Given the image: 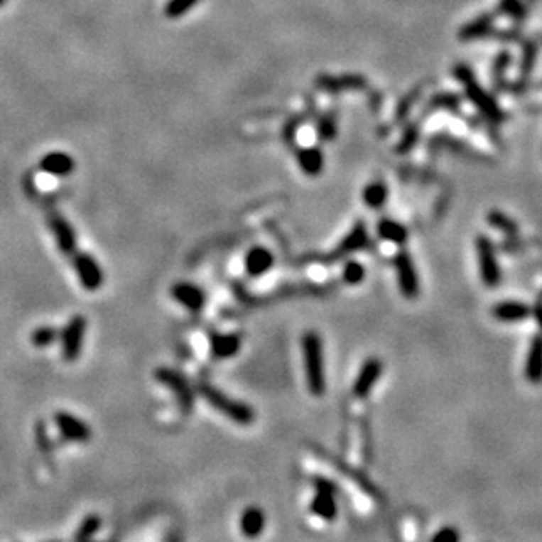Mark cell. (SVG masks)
I'll return each mask as SVG.
<instances>
[{
    "instance_id": "obj_25",
    "label": "cell",
    "mask_w": 542,
    "mask_h": 542,
    "mask_svg": "<svg viewBox=\"0 0 542 542\" xmlns=\"http://www.w3.org/2000/svg\"><path fill=\"white\" fill-rule=\"evenodd\" d=\"M495 13L514 21V25H523L529 18V7L525 0H499Z\"/></svg>"
},
{
    "instance_id": "obj_27",
    "label": "cell",
    "mask_w": 542,
    "mask_h": 542,
    "mask_svg": "<svg viewBox=\"0 0 542 542\" xmlns=\"http://www.w3.org/2000/svg\"><path fill=\"white\" fill-rule=\"evenodd\" d=\"M460 106H462V97L452 92H438L433 97H430V101L426 102V108L423 112V115H430V113L437 112V109H449V112H458Z\"/></svg>"
},
{
    "instance_id": "obj_39",
    "label": "cell",
    "mask_w": 542,
    "mask_h": 542,
    "mask_svg": "<svg viewBox=\"0 0 542 542\" xmlns=\"http://www.w3.org/2000/svg\"><path fill=\"white\" fill-rule=\"evenodd\" d=\"M462 541V536H460L458 529L455 526H444V529L438 530L437 533L433 536L431 542H460Z\"/></svg>"
},
{
    "instance_id": "obj_18",
    "label": "cell",
    "mask_w": 542,
    "mask_h": 542,
    "mask_svg": "<svg viewBox=\"0 0 542 542\" xmlns=\"http://www.w3.org/2000/svg\"><path fill=\"white\" fill-rule=\"evenodd\" d=\"M242 337L236 333H212L210 335V347L212 356L217 359H229L234 357L242 349Z\"/></svg>"
},
{
    "instance_id": "obj_36",
    "label": "cell",
    "mask_w": 542,
    "mask_h": 542,
    "mask_svg": "<svg viewBox=\"0 0 542 542\" xmlns=\"http://www.w3.org/2000/svg\"><path fill=\"white\" fill-rule=\"evenodd\" d=\"M419 95H421V88H414V90L411 92V94L405 95L403 99L400 101V104H398L396 112H394V120L400 124V121H403L405 118L408 116V113L412 112V108H414L416 101L419 99Z\"/></svg>"
},
{
    "instance_id": "obj_11",
    "label": "cell",
    "mask_w": 542,
    "mask_h": 542,
    "mask_svg": "<svg viewBox=\"0 0 542 542\" xmlns=\"http://www.w3.org/2000/svg\"><path fill=\"white\" fill-rule=\"evenodd\" d=\"M48 222H50V229L51 232H53L55 239H57L58 249H60L64 254H67V256L75 254L77 246V238H76L75 227L69 224V220L65 219V217H62L60 213L55 212V213H50Z\"/></svg>"
},
{
    "instance_id": "obj_13",
    "label": "cell",
    "mask_w": 542,
    "mask_h": 542,
    "mask_svg": "<svg viewBox=\"0 0 542 542\" xmlns=\"http://www.w3.org/2000/svg\"><path fill=\"white\" fill-rule=\"evenodd\" d=\"M495 18L497 13H482L465 23L458 32V39L467 43V40H477V39H488L492 38L493 31H495Z\"/></svg>"
},
{
    "instance_id": "obj_34",
    "label": "cell",
    "mask_w": 542,
    "mask_h": 542,
    "mask_svg": "<svg viewBox=\"0 0 542 542\" xmlns=\"http://www.w3.org/2000/svg\"><path fill=\"white\" fill-rule=\"evenodd\" d=\"M197 2L199 0H168L164 7V14L169 20H178V18L185 16Z\"/></svg>"
},
{
    "instance_id": "obj_37",
    "label": "cell",
    "mask_w": 542,
    "mask_h": 542,
    "mask_svg": "<svg viewBox=\"0 0 542 542\" xmlns=\"http://www.w3.org/2000/svg\"><path fill=\"white\" fill-rule=\"evenodd\" d=\"M101 526V519L97 516H88L76 533V542H87Z\"/></svg>"
},
{
    "instance_id": "obj_15",
    "label": "cell",
    "mask_w": 542,
    "mask_h": 542,
    "mask_svg": "<svg viewBox=\"0 0 542 542\" xmlns=\"http://www.w3.org/2000/svg\"><path fill=\"white\" fill-rule=\"evenodd\" d=\"M317 87L324 92L338 94L345 90H363L367 87V80L359 75H344V76H319Z\"/></svg>"
},
{
    "instance_id": "obj_19",
    "label": "cell",
    "mask_w": 542,
    "mask_h": 542,
    "mask_svg": "<svg viewBox=\"0 0 542 542\" xmlns=\"http://www.w3.org/2000/svg\"><path fill=\"white\" fill-rule=\"evenodd\" d=\"M55 421H57L58 430L62 431V435L67 440L87 442L90 438V428H88V425H85L81 419L75 418L69 412H57L55 414Z\"/></svg>"
},
{
    "instance_id": "obj_2",
    "label": "cell",
    "mask_w": 542,
    "mask_h": 542,
    "mask_svg": "<svg viewBox=\"0 0 542 542\" xmlns=\"http://www.w3.org/2000/svg\"><path fill=\"white\" fill-rule=\"evenodd\" d=\"M305 361V375L310 393L315 396H323L326 391V375H324V356L323 340L315 331H307L301 340Z\"/></svg>"
},
{
    "instance_id": "obj_43",
    "label": "cell",
    "mask_w": 542,
    "mask_h": 542,
    "mask_svg": "<svg viewBox=\"0 0 542 542\" xmlns=\"http://www.w3.org/2000/svg\"><path fill=\"white\" fill-rule=\"evenodd\" d=\"M4 4H6V0H0V7H2Z\"/></svg>"
},
{
    "instance_id": "obj_29",
    "label": "cell",
    "mask_w": 542,
    "mask_h": 542,
    "mask_svg": "<svg viewBox=\"0 0 542 542\" xmlns=\"http://www.w3.org/2000/svg\"><path fill=\"white\" fill-rule=\"evenodd\" d=\"M486 220H488V224L493 229L504 232V234L507 236H516L519 231V226L516 224V220L511 219L509 215H505L500 210H492V212L488 213V217H486Z\"/></svg>"
},
{
    "instance_id": "obj_24",
    "label": "cell",
    "mask_w": 542,
    "mask_h": 542,
    "mask_svg": "<svg viewBox=\"0 0 542 542\" xmlns=\"http://www.w3.org/2000/svg\"><path fill=\"white\" fill-rule=\"evenodd\" d=\"M264 525H266V516L264 512L261 511L259 507H249L242 516V532L245 533L246 537L250 539H256V537L261 536V532L264 530Z\"/></svg>"
},
{
    "instance_id": "obj_3",
    "label": "cell",
    "mask_w": 542,
    "mask_h": 542,
    "mask_svg": "<svg viewBox=\"0 0 542 542\" xmlns=\"http://www.w3.org/2000/svg\"><path fill=\"white\" fill-rule=\"evenodd\" d=\"M199 393H201V396L205 398L212 407H215L220 414L227 416L231 421L238 423V425L246 426L256 418V414H254V411L249 405L243 403V401L232 400V398L227 396V394L222 393L220 389H217V387L210 384H201L199 386Z\"/></svg>"
},
{
    "instance_id": "obj_5",
    "label": "cell",
    "mask_w": 542,
    "mask_h": 542,
    "mask_svg": "<svg viewBox=\"0 0 542 542\" xmlns=\"http://www.w3.org/2000/svg\"><path fill=\"white\" fill-rule=\"evenodd\" d=\"M394 270H396L398 276V287H400V293L403 294L407 300H416L419 296V275L416 270L414 259L408 252L400 250V252L394 256Z\"/></svg>"
},
{
    "instance_id": "obj_23",
    "label": "cell",
    "mask_w": 542,
    "mask_h": 542,
    "mask_svg": "<svg viewBox=\"0 0 542 542\" xmlns=\"http://www.w3.org/2000/svg\"><path fill=\"white\" fill-rule=\"evenodd\" d=\"M377 234L384 242L393 243V245L403 246L408 239V231L405 229L403 224L396 222L393 219H381L377 222Z\"/></svg>"
},
{
    "instance_id": "obj_6",
    "label": "cell",
    "mask_w": 542,
    "mask_h": 542,
    "mask_svg": "<svg viewBox=\"0 0 542 542\" xmlns=\"http://www.w3.org/2000/svg\"><path fill=\"white\" fill-rule=\"evenodd\" d=\"M87 331V319L83 315H75L69 319L67 326L62 331V356L65 361H76L80 357L83 337Z\"/></svg>"
},
{
    "instance_id": "obj_31",
    "label": "cell",
    "mask_w": 542,
    "mask_h": 542,
    "mask_svg": "<svg viewBox=\"0 0 542 542\" xmlns=\"http://www.w3.org/2000/svg\"><path fill=\"white\" fill-rule=\"evenodd\" d=\"M512 64V55L509 53V51H500L499 55L495 57V60H493V65H492V77H493V83L497 85V87H500V85L505 83V72H507L509 65Z\"/></svg>"
},
{
    "instance_id": "obj_12",
    "label": "cell",
    "mask_w": 542,
    "mask_h": 542,
    "mask_svg": "<svg viewBox=\"0 0 542 542\" xmlns=\"http://www.w3.org/2000/svg\"><path fill=\"white\" fill-rule=\"evenodd\" d=\"M315 488H317V495L312 502V511L315 512L319 518L327 519H335L337 516V499H335V486L331 482L324 481V479H317L315 481Z\"/></svg>"
},
{
    "instance_id": "obj_22",
    "label": "cell",
    "mask_w": 542,
    "mask_h": 542,
    "mask_svg": "<svg viewBox=\"0 0 542 542\" xmlns=\"http://www.w3.org/2000/svg\"><path fill=\"white\" fill-rule=\"evenodd\" d=\"M298 164L307 176H319L324 169V153L317 146L298 150Z\"/></svg>"
},
{
    "instance_id": "obj_32",
    "label": "cell",
    "mask_w": 542,
    "mask_h": 542,
    "mask_svg": "<svg viewBox=\"0 0 542 542\" xmlns=\"http://www.w3.org/2000/svg\"><path fill=\"white\" fill-rule=\"evenodd\" d=\"M418 141H419V124L416 121V124H411L405 127L403 134H401L400 138V143H398L396 146V152L400 155L408 153L411 150H414V146L418 145Z\"/></svg>"
},
{
    "instance_id": "obj_8",
    "label": "cell",
    "mask_w": 542,
    "mask_h": 542,
    "mask_svg": "<svg viewBox=\"0 0 542 542\" xmlns=\"http://www.w3.org/2000/svg\"><path fill=\"white\" fill-rule=\"evenodd\" d=\"M155 377H157V381L161 382V384L169 387V389L176 394V400L182 405L183 412H189L190 408H193V389H190L189 382H187V379L183 377L180 372L171 370V368H158V370L155 372Z\"/></svg>"
},
{
    "instance_id": "obj_9",
    "label": "cell",
    "mask_w": 542,
    "mask_h": 542,
    "mask_svg": "<svg viewBox=\"0 0 542 542\" xmlns=\"http://www.w3.org/2000/svg\"><path fill=\"white\" fill-rule=\"evenodd\" d=\"M368 246H370V236H368L367 224H364L363 220H357V222L352 226V229H350L347 234H345V238L342 239L340 245H338L337 249L330 254L331 257H327L326 261L327 263H331V261H337L340 259V257L350 256V254L359 252V250L368 249Z\"/></svg>"
},
{
    "instance_id": "obj_20",
    "label": "cell",
    "mask_w": 542,
    "mask_h": 542,
    "mask_svg": "<svg viewBox=\"0 0 542 542\" xmlns=\"http://www.w3.org/2000/svg\"><path fill=\"white\" fill-rule=\"evenodd\" d=\"M525 377L530 384H542V333L530 342L525 363Z\"/></svg>"
},
{
    "instance_id": "obj_35",
    "label": "cell",
    "mask_w": 542,
    "mask_h": 542,
    "mask_svg": "<svg viewBox=\"0 0 542 542\" xmlns=\"http://www.w3.org/2000/svg\"><path fill=\"white\" fill-rule=\"evenodd\" d=\"M58 337H60L58 330H55V327H51V326H40L34 331V333H32L31 340H32V344L36 345V347L44 349V347H50V345H53L55 342H57Z\"/></svg>"
},
{
    "instance_id": "obj_42",
    "label": "cell",
    "mask_w": 542,
    "mask_h": 542,
    "mask_svg": "<svg viewBox=\"0 0 542 542\" xmlns=\"http://www.w3.org/2000/svg\"><path fill=\"white\" fill-rule=\"evenodd\" d=\"M525 2L526 4H533V2H537V0H525Z\"/></svg>"
},
{
    "instance_id": "obj_10",
    "label": "cell",
    "mask_w": 542,
    "mask_h": 542,
    "mask_svg": "<svg viewBox=\"0 0 542 542\" xmlns=\"http://www.w3.org/2000/svg\"><path fill=\"white\" fill-rule=\"evenodd\" d=\"M382 372H384V364L379 357H368L361 367L359 374H357L356 381L352 386V394L356 398H367L372 393L377 381L381 379Z\"/></svg>"
},
{
    "instance_id": "obj_26",
    "label": "cell",
    "mask_w": 542,
    "mask_h": 542,
    "mask_svg": "<svg viewBox=\"0 0 542 542\" xmlns=\"http://www.w3.org/2000/svg\"><path fill=\"white\" fill-rule=\"evenodd\" d=\"M521 44V62H519V77L526 80L532 75L533 67L537 64V55H539V44L536 39H525L519 40Z\"/></svg>"
},
{
    "instance_id": "obj_14",
    "label": "cell",
    "mask_w": 542,
    "mask_h": 542,
    "mask_svg": "<svg viewBox=\"0 0 542 542\" xmlns=\"http://www.w3.org/2000/svg\"><path fill=\"white\" fill-rule=\"evenodd\" d=\"M171 296L176 303H180L190 312H201L206 303L205 291L193 282H176L171 287Z\"/></svg>"
},
{
    "instance_id": "obj_1",
    "label": "cell",
    "mask_w": 542,
    "mask_h": 542,
    "mask_svg": "<svg viewBox=\"0 0 542 542\" xmlns=\"http://www.w3.org/2000/svg\"><path fill=\"white\" fill-rule=\"evenodd\" d=\"M452 76L462 83L467 99L474 104V108L477 109L479 113H482V116H486L492 121H497V124L505 120L504 109L500 108L499 102L495 101V97L477 83L470 65L458 62V64L452 67Z\"/></svg>"
},
{
    "instance_id": "obj_38",
    "label": "cell",
    "mask_w": 542,
    "mask_h": 542,
    "mask_svg": "<svg viewBox=\"0 0 542 542\" xmlns=\"http://www.w3.org/2000/svg\"><path fill=\"white\" fill-rule=\"evenodd\" d=\"M493 39L500 40V43H519L523 39L519 25H514L511 28H495L492 34Z\"/></svg>"
},
{
    "instance_id": "obj_17",
    "label": "cell",
    "mask_w": 542,
    "mask_h": 542,
    "mask_svg": "<svg viewBox=\"0 0 542 542\" xmlns=\"http://www.w3.org/2000/svg\"><path fill=\"white\" fill-rule=\"evenodd\" d=\"M273 263H275V257H273L271 250L261 245L252 246L245 256V271L252 278H257V276L266 275L273 268Z\"/></svg>"
},
{
    "instance_id": "obj_30",
    "label": "cell",
    "mask_w": 542,
    "mask_h": 542,
    "mask_svg": "<svg viewBox=\"0 0 542 542\" xmlns=\"http://www.w3.org/2000/svg\"><path fill=\"white\" fill-rule=\"evenodd\" d=\"M337 132L338 124L335 113H326V115L319 118V121H317V136H319L320 141H331V139L337 138Z\"/></svg>"
},
{
    "instance_id": "obj_41",
    "label": "cell",
    "mask_w": 542,
    "mask_h": 542,
    "mask_svg": "<svg viewBox=\"0 0 542 542\" xmlns=\"http://www.w3.org/2000/svg\"><path fill=\"white\" fill-rule=\"evenodd\" d=\"M536 43L539 44V46H542V34L541 36H536Z\"/></svg>"
},
{
    "instance_id": "obj_40",
    "label": "cell",
    "mask_w": 542,
    "mask_h": 542,
    "mask_svg": "<svg viewBox=\"0 0 542 542\" xmlns=\"http://www.w3.org/2000/svg\"><path fill=\"white\" fill-rule=\"evenodd\" d=\"M532 315L536 317L537 324H539L541 330H542V301H539V303H537L536 307H532Z\"/></svg>"
},
{
    "instance_id": "obj_4",
    "label": "cell",
    "mask_w": 542,
    "mask_h": 542,
    "mask_svg": "<svg viewBox=\"0 0 542 542\" xmlns=\"http://www.w3.org/2000/svg\"><path fill=\"white\" fill-rule=\"evenodd\" d=\"M475 252H477L479 275H481L482 283L489 289H497L502 282V270H500L495 245L488 236L479 234L475 238Z\"/></svg>"
},
{
    "instance_id": "obj_16",
    "label": "cell",
    "mask_w": 542,
    "mask_h": 542,
    "mask_svg": "<svg viewBox=\"0 0 542 542\" xmlns=\"http://www.w3.org/2000/svg\"><path fill=\"white\" fill-rule=\"evenodd\" d=\"M39 168L40 171L48 173V175L65 178V176L72 175V171H75L76 168V162L71 155L65 152H50L40 158Z\"/></svg>"
},
{
    "instance_id": "obj_7",
    "label": "cell",
    "mask_w": 542,
    "mask_h": 542,
    "mask_svg": "<svg viewBox=\"0 0 542 542\" xmlns=\"http://www.w3.org/2000/svg\"><path fill=\"white\" fill-rule=\"evenodd\" d=\"M72 264H75V270L77 278H80L81 287L85 291H94L101 289L102 282H104V273H102L101 266H99L97 261L90 256L88 252H81L76 254L75 259H72Z\"/></svg>"
},
{
    "instance_id": "obj_33",
    "label": "cell",
    "mask_w": 542,
    "mask_h": 542,
    "mask_svg": "<svg viewBox=\"0 0 542 542\" xmlns=\"http://www.w3.org/2000/svg\"><path fill=\"white\" fill-rule=\"evenodd\" d=\"M367 276V271H364V266L356 259H350L344 264V271H342V278H344L345 283L349 286H359L361 282Z\"/></svg>"
},
{
    "instance_id": "obj_21",
    "label": "cell",
    "mask_w": 542,
    "mask_h": 542,
    "mask_svg": "<svg viewBox=\"0 0 542 542\" xmlns=\"http://www.w3.org/2000/svg\"><path fill=\"white\" fill-rule=\"evenodd\" d=\"M492 315L500 323H518L532 315V307L521 301H500L492 308Z\"/></svg>"
},
{
    "instance_id": "obj_28",
    "label": "cell",
    "mask_w": 542,
    "mask_h": 542,
    "mask_svg": "<svg viewBox=\"0 0 542 542\" xmlns=\"http://www.w3.org/2000/svg\"><path fill=\"white\" fill-rule=\"evenodd\" d=\"M387 197H389V190H387V185L384 182H381V180L368 183L363 189V202L372 210L384 208Z\"/></svg>"
}]
</instances>
